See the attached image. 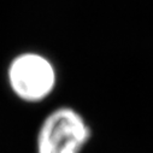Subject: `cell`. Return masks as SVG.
Wrapping results in <instances>:
<instances>
[{
    "label": "cell",
    "mask_w": 153,
    "mask_h": 153,
    "mask_svg": "<svg viewBox=\"0 0 153 153\" xmlns=\"http://www.w3.org/2000/svg\"><path fill=\"white\" fill-rule=\"evenodd\" d=\"M91 137L92 128L80 111L58 106L37 128L35 153H82Z\"/></svg>",
    "instance_id": "7a4b0ae2"
},
{
    "label": "cell",
    "mask_w": 153,
    "mask_h": 153,
    "mask_svg": "<svg viewBox=\"0 0 153 153\" xmlns=\"http://www.w3.org/2000/svg\"><path fill=\"white\" fill-rule=\"evenodd\" d=\"M6 83L16 99L25 104L47 100L58 85L54 63L44 53L23 51L11 58L6 66Z\"/></svg>",
    "instance_id": "6da1fadb"
}]
</instances>
